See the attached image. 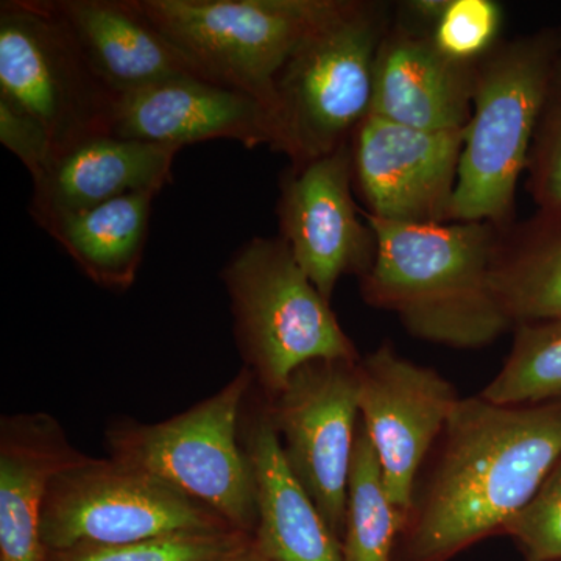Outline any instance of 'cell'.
<instances>
[{
    "instance_id": "obj_15",
    "label": "cell",
    "mask_w": 561,
    "mask_h": 561,
    "mask_svg": "<svg viewBox=\"0 0 561 561\" xmlns=\"http://www.w3.org/2000/svg\"><path fill=\"white\" fill-rule=\"evenodd\" d=\"M476 68L445 57L431 33L390 24L376 57L370 114L415 130L465 131Z\"/></svg>"
},
{
    "instance_id": "obj_14",
    "label": "cell",
    "mask_w": 561,
    "mask_h": 561,
    "mask_svg": "<svg viewBox=\"0 0 561 561\" xmlns=\"http://www.w3.org/2000/svg\"><path fill=\"white\" fill-rule=\"evenodd\" d=\"M111 135L180 150L213 139L238 140L247 149L276 147L271 111L245 92L198 76L176 77L121 98Z\"/></svg>"
},
{
    "instance_id": "obj_21",
    "label": "cell",
    "mask_w": 561,
    "mask_h": 561,
    "mask_svg": "<svg viewBox=\"0 0 561 561\" xmlns=\"http://www.w3.org/2000/svg\"><path fill=\"white\" fill-rule=\"evenodd\" d=\"M491 287L513 330L561 317V213L497 236Z\"/></svg>"
},
{
    "instance_id": "obj_23",
    "label": "cell",
    "mask_w": 561,
    "mask_h": 561,
    "mask_svg": "<svg viewBox=\"0 0 561 561\" xmlns=\"http://www.w3.org/2000/svg\"><path fill=\"white\" fill-rule=\"evenodd\" d=\"M479 394L502 405L561 400V317L515 327L507 359Z\"/></svg>"
},
{
    "instance_id": "obj_5",
    "label": "cell",
    "mask_w": 561,
    "mask_h": 561,
    "mask_svg": "<svg viewBox=\"0 0 561 561\" xmlns=\"http://www.w3.org/2000/svg\"><path fill=\"white\" fill-rule=\"evenodd\" d=\"M220 276L243 367L267 397L309 362L360 359L331 302L321 297L279 236L243 243Z\"/></svg>"
},
{
    "instance_id": "obj_29",
    "label": "cell",
    "mask_w": 561,
    "mask_h": 561,
    "mask_svg": "<svg viewBox=\"0 0 561 561\" xmlns=\"http://www.w3.org/2000/svg\"><path fill=\"white\" fill-rule=\"evenodd\" d=\"M449 3L451 0H411L404 3L402 10L413 22L412 27L432 33L448 10Z\"/></svg>"
},
{
    "instance_id": "obj_26",
    "label": "cell",
    "mask_w": 561,
    "mask_h": 561,
    "mask_svg": "<svg viewBox=\"0 0 561 561\" xmlns=\"http://www.w3.org/2000/svg\"><path fill=\"white\" fill-rule=\"evenodd\" d=\"M529 191L545 213H561V55L553 66L527 162Z\"/></svg>"
},
{
    "instance_id": "obj_6",
    "label": "cell",
    "mask_w": 561,
    "mask_h": 561,
    "mask_svg": "<svg viewBox=\"0 0 561 561\" xmlns=\"http://www.w3.org/2000/svg\"><path fill=\"white\" fill-rule=\"evenodd\" d=\"M254 386L243 367L213 397L160 423L117 420L105 432L110 459L130 465L253 535L256 482L241 440L243 405Z\"/></svg>"
},
{
    "instance_id": "obj_24",
    "label": "cell",
    "mask_w": 561,
    "mask_h": 561,
    "mask_svg": "<svg viewBox=\"0 0 561 561\" xmlns=\"http://www.w3.org/2000/svg\"><path fill=\"white\" fill-rule=\"evenodd\" d=\"M253 541L245 531L175 534L117 546L46 551L44 561H225Z\"/></svg>"
},
{
    "instance_id": "obj_27",
    "label": "cell",
    "mask_w": 561,
    "mask_h": 561,
    "mask_svg": "<svg viewBox=\"0 0 561 561\" xmlns=\"http://www.w3.org/2000/svg\"><path fill=\"white\" fill-rule=\"evenodd\" d=\"M502 534L515 538L529 561L561 560V459Z\"/></svg>"
},
{
    "instance_id": "obj_4",
    "label": "cell",
    "mask_w": 561,
    "mask_h": 561,
    "mask_svg": "<svg viewBox=\"0 0 561 561\" xmlns=\"http://www.w3.org/2000/svg\"><path fill=\"white\" fill-rule=\"evenodd\" d=\"M559 49L556 36L537 33L497 44L478 62L451 221L507 225Z\"/></svg>"
},
{
    "instance_id": "obj_13",
    "label": "cell",
    "mask_w": 561,
    "mask_h": 561,
    "mask_svg": "<svg viewBox=\"0 0 561 561\" xmlns=\"http://www.w3.org/2000/svg\"><path fill=\"white\" fill-rule=\"evenodd\" d=\"M465 131L432 133L368 116L353 136L354 183L373 219L449 224Z\"/></svg>"
},
{
    "instance_id": "obj_28",
    "label": "cell",
    "mask_w": 561,
    "mask_h": 561,
    "mask_svg": "<svg viewBox=\"0 0 561 561\" xmlns=\"http://www.w3.org/2000/svg\"><path fill=\"white\" fill-rule=\"evenodd\" d=\"M0 142L24 164L32 181L55 161L54 144L39 121L13 102L0 98Z\"/></svg>"
},
{
    "instance_id": "obj_11",
    "label": "cell",
    "mask_w": 561,
    "mask_h": 561,
    "mask_svg": "<svg viewBox=\"0 0 561 561\" xmlns=\"http://www.w3.org/2000/svg\"><path fill=\"white\" fill-rule=\"evenodd\" d=\"M357 373L360 423L404 524L421 468L460 394L440 373L405 359L389 343L360 357Z\"/></svg>"
},
{
    "instance_id": "obj_3",
    "label": "cell",
    "mask_w": 561,
    "mask_h": 561,
    "mask_svg": "<svg viewBox=\"0 0 561 561\" xmlns=\"http://www.w3.org/2000/svg\"><path fill=\"white\" fill-rule=\"evenodd\" d=\"M386 7L334 0L275 83L276 147L306 164L353 140L371 113L375 65L389 31Z\"/></svg>"
},
{
    "instance_id": "obj_19",
    "label": "cell",
    "mask_w": 561,
    "mask_h": 561,
    "mask_svg": "<svg viewBox=\"0 0 561 561\" xmlns=\"http://www.w3.org/2000/svg\"><path fill=\"white\" fill-rule=\"evenodd\" d=\"M49 413L0 421V561H44L41 515L54 479L88 459Z\"/></svg>"
},
{
    "instance_id": "obj_10",
    "label": "cell",
    "mask_w": 561,
    "mask_h": 561,
    "mask_svg": "<svg viewBox=\"0 0 561 561\" xmlns=\"http://www.w3.org/2000/svg\"><path fill=\"white\" fill-rule=\"evenodd\" d=\"M359 360L309 362L283 389L265 394L291 474L341 541L360 421Z\"/></svg>"
},
{
    "instance_id": "obj_30",
    "label": "cell",
    "mask_w": 561,
    "mask_h": 561,
    "mask_svg": "<svg viewBox=\"0 0 561 561\" xmlns=\"http://www.w3.org/2000/svg\"><path fill=\"white\" fill-rule=\"evenodd\" d=\"M225 561H268L265 559L264 553L260 551L256 542L251 541L247 548H243L242 551L234 553V556L230 557V559Z\"/></svg>"
},
{
    "instance_id": "obj_1",
    "label": "cell",
    "mask_w": 561,
    "mask_h": 561,
    "mask_svg": "<svg viewBox=\"0 0 561 561\" xmlns=\"http://www.w3.org/2000/svg\"><path fill=\"white\" fill-rule=\"evenodd\" d=\"M561 459V400L460 398L421 468L394 561H449L502 534Z\"/></svg>"
},
{
    "instance_id": "obj_8",
    "label": "cell",
    "mask_w": 561,
    "mask_h": 561,
    "mask_svg": "<svg viewBox=\"0 0 561 561\" xmlns=\"http://www.w3.org/2000/svg\"><path fill=\"white\" fill-rule=\"evenodd\" d=\"M227 530L236 529L205 505L110 457H88L57 476L41 515L46 551Z\"/></svg>"
},
{
    "instance_id": "obj_16",
    "label": "cell",
    "mask_w": 561,
    "mask_h": 561,
    "mask_svg": "<svg viewBox=\"0 0 561 561\" xmlns=\"http://www.w3.org/2000/svg\"><path fill=\"white\" fill-rule=\"evenodd\" d=\"M179 151L113 135L84 140L33 181L32 219L47 232L58 221L125 195L160 194L172 181Z\"/></svg>"
},
{
    "instance_id": "obj_7",
    "label": "cell",
    "mask_w": 561,
    "mask_h": 561,
    "mask_svg": "<svg viewBox=\"0 0 561 561\" xmlns=\"http://www.w3.org/2000/svg\"><path fill=\"white\" fill-rule=\"evenodd\" d=\"M192 69L271 111L275 83L334 0H138ZM276 127V124H275Z\"/></svg>"
},
{
    "instance_id": "obj_2",
    "label": "cell",
    "mask_w": 561,
    "mask_h": 561,
    "mask_svg": "<svg viewBox=\"0 0 561 561\" xmlns=\"http://www.w3.org/2000/svg\"><path fill=\"white\" fill-rule=\"evenodd\" d=\"M367 220L376 234L360 278L367 305L394 313L413 337L451 348H483L513 330L491 287L500 227Z\"/></svg>"
},
{
    "instance_id": "obj_22",
    "label": "cell",
    "mask_w": 561,
    "mask_h": 561,
    "mask_svg": "<svg viewBox=\"0 0 561 561\" xmlns=\"http://www.w3.org/2000/svg\"><path fill=\"white\" fill-rule=\"evenodd\" d=\"M401 529V515L387 497L378 457L359 421L341 541L342 560L394 561Z\"/></svg>"
},
{
    "instance_id": "obj_18",
    "label": "cell",
    "mask_w": 561,
    "mask_h": 561,
    "mask_svg": "<svg viewBox=\"0 0 561 561\" xmlns=\"http://www.w3.org/2000/svg\"><path fill=\"white\" fill-rule=\"evenodd\" d=\"M47 3L69 32L88 68L117 99L176 77L198 76L140 10L138 0Z\"/></svg>"
},
{
    "instance_id": "obj_25",
    "label": "cell",
    "mask_w": 561,
    "mask_h": 561,
    "mask_svg": "<svg viewBox=\"0 0 561 561\" xmlns=\"http://www.w3.org/2000/svg\"><path fill=\"white\" fill-rule=\"evenodd\" d=\"M501 25L500 3L451 0L431 36L445 57L463 65H476L497 46Z\"/></svg>"
},
{
    "instance_id": "obj_9",
    "label": "cell",
    "mask_w": 561,
    "mask_h": 561,
    "mask_svg": "<svg viewBox=\"0 0 561 561\" xmlns=\"http://www.w3.org/2000/svg\"><path fill=\"white\" fill-rule=\"evenodd\" d=\"M0 98L43 124L55 160L111 135L119 101L88 68L47 0L0 3Z\"/></svg>"
},
{
    "instance_id": "obj_17",
    "label": "cell",
    "mask_w": 561,
    "mask_h": 561,
    "mask_svg": "<svg viewBox=\"0 0 561 561\" xmlns=\"http://www.w3.org/2000/svg\"><path fill=\"white\" fill-rule=\"evenodd\" d=\"M241 440L256 482L257 524L253 540L268 561H343L341 540L324 522L284 459L254 383L243 405Z\"/></svg>"
},
{
    "instance_id": "obj_12",
    "label": "cell",
    "mask_w": 561,
    "mask_h": 561,
    "mask_svg": "<svg viewBox=\"0 0 561 561\" xmlns=\"http://www.w3.org/2000/svg\"><path fill=\"white\" fill-rule=\"evenodd\" d=\"M353 186V140L298 168L290 165L279 184V238L330 302L339 279H360L376 254L375 231L357 213Z\"/></svg>"
},
{
    "instance_id": "obj_20",
    "label": "cell",
    "mask_w": 561,
    "mask_h": 561,
    "mask_svg": "<svg viewBox=\"0 0 561 561\" xmlns=\"http://www.w3.org/2000/svg\"><path fill=\"white\" fill-rule=\"evenodd\" d=\"M157 195H125L58 221L47 232L92 283L113 291L128 290L142 264Z\"/></svg>"
}]
</instances>
